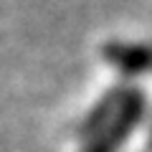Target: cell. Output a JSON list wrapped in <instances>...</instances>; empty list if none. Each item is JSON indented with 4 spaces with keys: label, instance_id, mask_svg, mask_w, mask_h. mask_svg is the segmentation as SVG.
<instances>
[{
    "label": "cell",
    "instance_id": "3",
    "mask_svg": "<svg viewBox=\"0 0 152 152\" xmlns=\"http://www.w3.org/2000/svg\"><path fill=\"white\" fill-rule=\"evenodd\" d=\"M119 102H122V91H117V94H107V96H104L102 102H99L96 107H94L91 112L86 114V119H84V124H81V134H84V137H94V134H99V132L104 129V124H107L114 114H117Z\"/></svg>",
    "mask_w": 152,
    "mask_h": 152
},
{
    "label": "cell",
    "instance_id": "2",
    "mask_svg": "<svg viewBox=\"0 0 152 152\" xmlns=\"http://www.w3.org/2000/svg\"><path fill=\"white\" fill-rule=\"evenodd\" d=\"M102 56L107 64L119 69L122 74H142L152 69V46L112 41L102 48Z\"/></svg>",
    "mask_w": 152,
    "mask_h": 152
},
{
    "label": "cell",
    "instance_id": "1",
    "mask_svg": "<svg viewBox=\"0 0 152 152\" xmlns=\"http://www.w3.org/2000/svg\"><path fill=\"white\" fill-rule=\"evenodd\" d=\"M142 112H145V96L140 91H122L119 109L112 119L104 124V129L99 134H94L89 140V145L84 147V152H117V147L132 134V129L137 127Z\"/></svg>",
    "mask_w": 152,
    "mask_h": 152
}]
</instances>
